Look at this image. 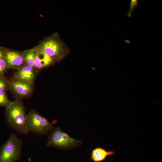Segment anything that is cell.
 Listing matches in <instances>:
<instances>
[{
	"label": "cell",
	"mask_w": 162,
	"mask_h": 162,
	"mask_svg": "<svg viewBox=\"0 0 162 162\" xmlns=\"http://www.w3.org/2000/svg\"><path fill=\"white\" fill-rule=\"evenodd\" d=\"M6 118L8 125L17 132L23 134L29 131L27 122V115L22 103L16 100L11 102L6 108Z\"/></svg>",
	"instance_id": "1"
},
{
	"label": "cell",
	"mask_w": 162,
	"mask_h": 162,
	"mask_svg": "<svg viewBox=\"0 0 162 162\" xmlns=\"http://www.w3.org/2000/svg\"><path fill=\"white\" fill-rule=\"evenodd\" d=\"M51 132L48 138V147L71 149L80 146L82 144V141L71 137L58 127L54 128Z\"/></svg>",
	"instance_id": "2"
},
{
	"label": "cell",
	"mask_w": 162,
	"mask_h": 162,
	"mask_svg": "<svg viewBox=\"0 0 162 162\" xmlns=\"http://www.w3.org/2000/svg\"><path fill=\"white\" fill-rule=\"evenodd\" d=\"M22 145V140L11 134L0 149V162H15L20 156Z\"/></svg>",
	"instance_id": "3"
},
{
	"label": "cell",
	"mask_w": 162,
	"mask_h": 162,
	"mask_svg": "<svg viewBox=\"0 0 162 162\" xmlns=\"http://www.w3.org/2000/svg\"><path fill=\"white\" fill-rule=\"evenodd\" d=\"M27 122L29 131L39 135L47 134L54 128L52 124L35 111L27 115Z\"/></svg>",
	"instance_id": "4"
},
{
	"label": "cell",
	"mask_w": 162,
	"mask_h": 162,
	"mask_svg": "<svg viewBox=\"0 0 162 162\" xmlns=\"http://www.w3.org/2000/svg\"><path fill=\"white\" fill-rule=\"evenodd\" d=\"M67 46L59 40L50 38L45 40L40 46V51L53 59L64 56L68 51Z\"/></svg>",
	"instance_id": "5"
},
{
	"label": "cell",
	"mask_w": 162,
	"mask_h": 162,
	"mask_svg": "<svg viewBox=\"0 0 162 162\" xmlns=\"http://www.w3.org/2000/svg\"><path fill=\"white\" fill-rule=\"evenodd\" d=\"M9 88L16 94L21 97L29 95L32 91V85L15 79L8 82Z\"/></svg>",
	"instance_id": "6"
},
{
	"label": "cell",
	"mask_w": 162,
	"mask_h": 162,
	"mask_svg": "<svg viewBox=\"0 0 162 162\" xmlns=\"http://www.w3.org/2000/svg\"><path fill=\"white\" fill-rule=\"evenodd\" d=\"M16 79L32 84L35 78V72L33 68L28 66L23 67L15 74Z\"/></svg>",
	"instance_id": "7"
},
{
	"label": "cell",
	"mask_w": 162,
	"mask_h": 162,
	"mask_svg": "<svg viewBox=\"0 0 162 162\" xmlns=\"http://www.w3.org/2000/svg\"><path fill=\"white\" fill-rule=\"evenodd\" d=\"M8 67L14 68L21 65L23 61L24 58L18 52L13 51L6 52L4 56Z\"/></svg>",
	"instance_id": "8"
},
{
	"label": "cell",
	"mask_w": 162,
	"mask_h": 162,
	"mask_svg": "<svg viewBox=\"0 0 162 162\" xmlns=\"http://www.w3.org/2000/svg\"><path fill=\"white\" fill-rule=\"evenodd\" d=\"M115 154L113 151H107L103 148L98 146L92 150L91 158L94 162H101L108 156H111Z\"/></svg>",
	"instance_id": "9"
},
{
	"label": "cell",
	"mask_w": 162,
	"mask_h": 162,
	"mask_svg": "<svg viewBox=\"0 0 162 162\" xmlns=\"http://www.w3.org/2000/svg\"><path fill=\"white\" fill-rule=\"evenodd\" d=\"M52 58L40 51L35 54V67L40 69L47 66L52 63Z\"/></svg>",
	"instance_id": "10"
},
{
	"label": "cell",
	"mask_w": 162,
	"mask_h": 162,
	"mask_svg": "<svg viewBox=\"0 0 162 162\" xmlns=\"http://www.w3.org/2000/svg\"><path fill=\"white\" fill-rule=\"evenodd\" d=\"M35 54L33 51H30L26 54L25 60L27 66L32 68L35 67Z\"/></svg>",
	"instance_id": "11"
},
{
	"label": "cell",
	"mask_w": 162,
	"mask_h": 162,
	"mask_svg": "<svg viewBox=\"0 0 162 162\" xmlns=\"http://www.w3.org/2000/svg\"><path fill=\"white\" fill-rule=\"evenodd\" d=\"M11 102L7 98L6 92H0V106L6 108Z\"/></svg>",
	"instance_id": "12"
},
{
	"label": "cell",
	"mask_w": 162,
	"mask_h": 162,
	"mask_svg": "<svg viewBox=\"0 0 162 162\" xmlns=\"http://www.w3.org/2000/svg\"><path fill=\"white\" fill-rule=\"evenodd\" d=\"M139 6V4L137 0H130V8L127 14V16L128 17L130 18L131 17L133 11L135 8Z\"/></svg>",
	"instance_id": "13"
},
{
	"label": "cell",
	"mask_w": 162,
	"mask_h": 162,
	"mask_svg": "<svg viewBox=\"0 0 162 162\" xmlns=\"http://www.w3.org/2000/svg\"><path fill=\"white\" fill-rule=\"evenodd\" d=\"M9 88L8 82L3 77L0 78V92H5Z\"/></svg>",
	"instance_id": "14"
},
{
	"label": "cell",
	"mask_w": 162,
	"mask_h": 162,
	"mask_svg": "<svg viewBox=\"0 0 162 162\" xmlns=\"http://www.w3.org/2000/svg\"><path fill=\"white\" fill-rule=\"evenodd\" d=\"M8 67L7 64L4 58L0 60V76L3 75Z\"/></svg>",
	"instance_id": "15"
},
{
	"label": "cell",
	"mask_w": 162,
	"mask_h": 162,
	"mask_svg": "<svg viewBox=\"0 0 162 162\" xmlns=\"http://www.w3.org/2000/svg\"><path fill=\"white\" fill-rule=\"evenodd\" d=\"M4 56L3 54L2 51L0 50V60L4 58Z\"/></svg>",
	"instance_id": "16"
},
{
	"label": "cell",
	"mask_w": 162,
	"mask_h": 162,
	"mask_svg": "<svg viewBox=\"0 0 162 162\" xmlns=\"http://www.w3.org/2000/svg\"><path fill=\"white\" fill-rule=\"evenodd\" d=\"M1 76H0V78L1 77Z\"/></svg>",
	"instance_id": "17"
}]
</instances>
